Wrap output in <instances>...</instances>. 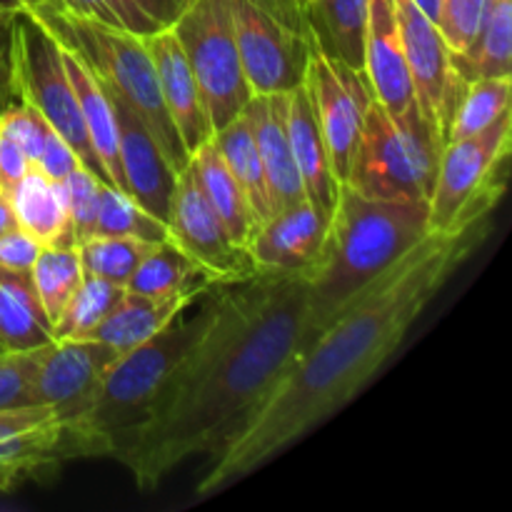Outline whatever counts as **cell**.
<instances>
[{
	"instance_id": "cell-1",
	"label": "cell",
	"mask_w": 512,
	"mask_h": 512,
	"mask_svg": "<svg viewBox=\"0 0 512 512\" xmlns=\"http://www.w3.org/2000/svg\"><path fill=\"white\" fill-rule=\"evenodd\" d=\"M493 218L428 233L350 300L290 363L263 408L215 453L195 488L205 500L283 455L353 403L390 363L415 320L488 240Z\"/></svg>"
},
{
	"instance_id": "cell-2",
	"label": "cell",
	"mask_w": 512,
	"mask_h": 512,
	"mask_svg": "<svg viewBox=\"0 0 512 512\" xmlns=\"http://www.w3.org/2000/svg\"><path fill=\"white\" fill-rule=\"evenodd\" d=\"M223 288L203 338L118 458L143 493L185 460L218 453L310 343V273H258Z\"/></svg>"
},
{
	"instance_id": "cell-3",
	"label": "cell",
	"mask_w": 512,
	"mask_h": 512,
	"mask_svg": "<svg viewBox=\"0 0 512 512\" xmlns=\"http://www.w3.org/2000/svg\"><path fill=\"white\" fill-rule=\"evenodd\" d=\"M428 235V200L370 198L340 183L310 270V340Z\"/></svg>"
},
{
	"instance_id": "cell-4",
	"label": "cell",
	"mask_w": 512,
	"mask_h": 512,
	"mask_svg": "<svg viewBox=\"0 0 512 512\" xmlns=\"http://www.w3.org/2000/svg\"><path fill=\"white\" fill-rule=\"evenodd\" d=\"M210 318L213 303L193 318L178 313L153 338L118 355L83 418L63 428L65 458L118 460L150 418L168 380L203 338Z\"/></svg>"
},
{
	"instance_id": "cell-5",
	"label": "cell",
	"mask_w": 512,
	"mask_h": 512,
	"mask_svg": "<svg viewBox=\"0 0 512 512\" xmlns=\"http://www.w3.org/2000/svg\"><path fill=\"white\" fill-rule=\"evenodd\" d=\"M23 10L30 18L38 20L55 40L78 50L85 63L98 73V78L110 85L125 103H130V108L143 118L153 138L158 140L175 173H180L190 163V153L185 150L173 120L165 110L155 63L143 38L125 33V30L108 28L95 20L78 18L65 10Z\"/></svg>"
},
{
	"instance_id": "cell-6",
	"label": "cell",
	"mask_w": 512,
	"mask_h": 512,
	"mask_svg": "<svg viewBox=\"0 0 512 512\" xmlns=\"http://www.w3.org/2000/svg\"><path fill=\"white\" fill-rule=\"evenodd\" d=\"M440 153L443 140L423 115L400 120L373 98L345 185L370 198L428 200Z\"/></svg>"
},
{
	"instance_id": "cell-7",
	"label": "cell",
	"mask_w": 512,
	"mask_h": 512,
	"mask_svg": "<svg viewBox=\"0 0 512 512\" xmlns=\"http://www.w3.org/2000/svg\"><path fill=\"white\" fill-rule=\"evenodd\" d=\"M512 113L470 138L443 145L428 198V233H455L493 218L508 183Z\"/></svg>"
},
{
	"instance_id": "cell-8",
	"label": "cell",
	"mask_w": 512,
	"mask_h": 512,
	"mask_svg": "<svg viewBox=\"0 0 512 512\" xmlns=\"http://www.w3.org/2000/svg\"><path fill=\"white\" fill-rule=\"evenodd\" d=\"M8 73L13 98L33 105L50 128L75 150L80 165L108 183L65 73L60 43L25 10H18L8 20Z\"/></svg>"
},
{
	"instance_id": "cell-9",
	"label": "cell",
	"mask_w": 512,
	"mask_h": 512,
	"mask_svg": "<svg viewBox=\"0 0 512 512\" xmlns=\"http://www.w3.org/2000/svg\"><path fill=\"white\" fill-rule=\"evenodd\" d=\"M240 65L253 95L303 85L313 48L305 0H230Z\"/></svg>"
},
{
	"instance_id": "cell-10",
	"label": "cell",
	"mask_w": 512,
	"mask_h": 512,
	"mask_svg": "<svg viewBox=\"0 0 512 512\" xmlns=\"http://www.w3.org/2000/svg\"><path fill=\"white\" fill-rule=\"evenodd\" d=\"M170 30L198 80L210 128L238 118L253 93L240 65L230 0H190Z\"/></svg>"
},
{
	"instance_id": "cell-11",
	"label": "cell",
	"mask_w": 512,
	"mask_h": 512,
	"mask_svg": "<svg viewBox=\"0 0 512 512\" xmlns=\"http://www.w3.org/2000/svg\"><path fill=\"white\" fill-rule=\"evenodd\" d=\"M168 240L185 258L193 260L213 285L240 283L258 275L248 250L230 238L223 220L208 203L190 163L175 178Z\"/></svg>"
},
{
	"instance_id": "cell-12",
	"label": "cell",
	"mask_w": 512,
	"mask_h": 512,
	"mask_svg": "<svg viewBox=\"0 0 512 512\" xmlns=\"http://www.w3.org/2000/svg\"><path fill=\"white\" fill-rule=\"evenodd\" d=\"M303 85L313 98L335 178L345 183L363 133L365 113L373 100L368 80L363 70L340 63L313 40Z\"/></svg>"
},
{
	"instance_id": "cell-13",
	"label": "cell",
	"mask_w": 512,
	"mask_h": 512,
	"mask_svg": "<svg viewBox=\"0 0 512 512\" xmlns=\"http://www.w3.org/2000/svg\"><path fill=\"white\" fill-rule=\"evenodd\" d=\"M395 13H398L405 63L413 80L415 103L425 123L438 133L445 145L465 80L455 68L453 50L445 43L440 28L415 8L413 0H395Z\"/></svg>"
},
{
	"instance_id": "cell-14",
	"label": "cell",
	"mask_w": 512,
	"mask_h": 512,
	"mask_svg": "<svg viewBox=\"0 0 512 512\" xmlns=\"http://www.w3.org/2000/svg\"><path fill=\"white\" fill-rule=\"evenodd\" d=\"M118 350L100 340H50L35 375L33 403L50 405L63 428L85 415Z\"/></svg>"
},
{
	"instance_id": "cell-15",
	"label": "cell",
	"mask_w": 512,
	"mask_h": 512,
	"mask_svg": "<svg viewBox=\"0 0 512 512\" xmlns=\"http://www.w3.org/2000/svg\"><path fill=\"white\" fill-rule=\"evenodd\" d=\"M98 75V73H95ZM103 83V80H100ZM115 120H118V155L120 175H123V193L158 220L168 225L170 200H173L175 178L178 173L165 158L163 148L138 113L125 103L110 85H105Z\"/></svg>"
},
{
	"instance_id": "cell-16",
	"label": "cell",
	"mask_w": 512,
	"mask_h": 512,
	"mask_svg": "<svg viewBox=\"0 0 512 512\" xmlns=\"http://www.w3.org/2000/svg\"><path fill=\"white\" fill-rule=\"evenodd\" d=\"M328 218L308 198L270 215L248 240L255 273H310L323 250Z\"/></svg>"
},
{
	"instance_id": "cell-17",
	"label": "cell",
	"mask_w": 512,
	"mask_h": 512,
	"mask_svg": "<svg viewBox=\"0 0 512 512\" xmlns=\"http://www.w3.org/2000/svg\"><path fill=\"white\" fill-rule=\"evenodd\" d=\"M363 75L373 98L395 118L420 115L405 63L395 0H368L363 38Z\"/></svg>"
},
{
	"instance_id": "cell-18",
	"label": "cell",
	"mask_w": 512,
	"mask_h": 512,
	"mask_svg": "<svg viewBox=\"0 0 512 512\" xmlns=\"http://www.w3.org/2000/svg\"><path fill=\"white\" fill-rule=\"evenodd\" d=\"M143 43L155 63L165 110H168L185 150L193 153L198 145L213 138V128H210L208 113H205L203 98H200L198 80H195L173 30H158V33L143 38Z\"/></svg>"
},
{
	"instance_id": "cell-19",
	"label": "cell",
	"mask_w": 512,
	"mask_h": 512,
	"mask_svg": "<svg viewBox=\"0 0 512 512\" xmlns=\"http://www.w3.org/2000/svg\"><path fill=\"white\" fill-rule=\"evenodd\" d=\"M285 103H288V93H270L253 95L245 105L275 213L305 200L303 180H300L288 130H285Z\"/></svg>"
},
{
	"instance_id": "cell-20",
	"label": "cell",
	"mask_w": 512,
	"mask_h": 512,
	"mask_svg": "<svg viewBox=\"0 0 512 512\" xmlns=\"http://www.w3.org/2000/svg\"><path fill=\"white\" fill-rule=\"evenodd\" d=\"M285 130H288L290 150H293L295 165H298L300 180H303L305 198L330 215L335 200H338L340 183L330 165L328 145H325L323 130H320L318 115H315L313 98L305 85H298L288 93Z\"/></svg>"
},
{
	"instance_id": "cell-21",
	"label": "cell",
	"mask_w": 512,
	"mask_h": 512,
	"mask_svg": "<svg viewBox=\"0 0 512 512\" xmlns=\"http://www.w3.org/2000/svg\"><path fill=\"white\" fill-rule=\"evenodd\" d=\"M60 55H63L65 73H68L70 85H73L75 98H78V108L80 115H83L85 130H88L90 145H93L95 155H98L100 165H103L105 175H108V183L123 190L118 155V120H115L108 93H105L95 70L85 63V58L78 50L60 43Z\"/></svg>"
},
{
	"instance_id": "cell-22",
	"label": "cell",
	"mask_w": 512,
	"mask_h": 512,
	"mask_svg": "<svg viewBox=\"0 0 512 512\" xmlns=\"http://www.w3.org/2000/svg\"><path fill=\"white\" fill-rule=\"evenodd\" d=\"M200 293H178L168 298H150V295L128 293L113 308V313L100 323L93 333V340L110 345L120 355L138 348L145 340L153 338L155 333L165 328L178 313H183Z\"/></svg>"
},
{
	"instance_id": "cell-23",
	"label": "cell",
	"mask_w": 512,
	"mask_h": 512,
	"mask_svg": "<svg viewBox=\"0 0 512 512\" xmlns=\"http://www.w3.org/2000/svg\"><path fill=\"white\" fill-rule=\"evenodd\" d=\"M10 203L18 228L33 235L40 248H78L70 233L60 183L45 178L38 168H30L25 178L10 190Z\"/></svg>"
},
{
	"instance_id": "cell-24",
	"label": "cell",
	"mask_w": 512,
	"mask_h": 512,
	"mask_svg": "<svg viewBox=\"0 0 512 512\" xmlns=\"http://www.w3.org/2000/svg\"><path fill=\"white\" fill-rule=\"evenodd\" d=\"M190 168L198 175V183L200 188H203L205 198L213 205L218 218L223 220L230 238H233L240 248L248 250V240L255 230V218L253 213H250L248 200H245L238 180L230 173L228 163H225V158L220 155L213 138L205 140L203 145H198V148L190 153Z\"/></svg>"
},
{
	"instance_id": "cell-25",
	"label": "cell",
	"mask_w": 512,
	"mask_h": 512,
	"mask_svg": "<svg viewBox=\"0 0 512 512\" xmlns=\"http://www.w3.org/2000/svg\"><path fill=\"white\" fill-rule=\"evenodd\" d=\"M50 328L30 273L0 268V350L20 353L48 345Z\"/></svg>"
},
{
	"instance_id": "cell-26",
	"label": "cell",
	"mask_w": 512,
	"mask_h": 512,
	"mask_svg": "<svg viewBox=\"0 0 512 512\" xmlns=\"http://www.w3.org/2000/svg\"><path fill=\"white\" fill-rule=\"evenodd\" d=\"M215 145H218L220 155L228 163L230 173L238 180L240 190H243L248 208L255 218V228L275 213L273 200H270L268 180H265L263 163H260L258 145H255L253 125H250L248 113H240L238 118L230 120L220 130L213 133Z\"/></svg>"
},
{
	"instance_id": "cell-27",
	"label": "cell",
	"mask_w": 512,
	"mask_h": 512,
	"mask_svg": "<svg viewBox=\"0 0 512 512\" xmlns=\"http://www.w3.org/2000/svg\"><path fill=\"white\" fill-rule=\"evenodd\" d=\"M315 43L340 63L363 70L368 0H313L305 3Z\"/></svg>"
},
{
	"instance_id": "cell-28",
	"label": "cell",
	"mask_w": 512,
	"mask_h": 512,
	"mask_svg": "<svg viewBox=\"0 0 512 512\" xmlns=\"http://www.w3.org/2000/svg\"><path fill=\"white\" fill-rule=\"evenodd\" d=\"M453 58L465 83L512 75V0H485L473 45Z\"/></svg>"
},
{
	"instance_id": "cell-29",
	"label": "cell",
	"mask_w": 512,
	"mask_h": 512,
	"mask_svg": "<svg viewBox=\"0 0 512 512\" xmlns=\"http://www.w3.org/2000/svg\"><path fill=\"white\" fill-rule=\"evenodd\" d=\"M208 288H215V285L170 240L155 243L150 253L140 260L133 278L125 285L128 293L150 295V298H168V295L178 293H205Z\"/></svg>"
},
{
	"instance_id": "cell-30",
	"label": "cell",
	"mask_w": 512,
	"mask_h": 512,
	"mask_svg": "<svg viewBox=\"0 0 512 512\" xmlns=\"http://www.w3.org/2000/svg\"><path fill=\"white\" fill-rule=\"evenodd\" d=\"M58 460H65L60 420L0 440V493H8L20 480L33 478Z\"/></svg>"
},
{
	"instance_id": "cell-31",
	"label": "cell",
	"mask_w": 512,
	"mask_h": 512,
	"mask_svg": "<svg viewBox=\"0 0 512 512\" xmlns=\"http://www.w3.org/2000/svg\"><path fill=\"white\" fill-rule=\"evenodd\" d=\"M512 75L500 78H475L465 83L458 108L453 113V123L448 130L450 140L470 138L483 133L493 123H498L505 113H510Z\"/></svg>"
},
{
	"instance_id": "cell-32",
	"label": "cell",
	"mask_w": 512,
	"mask_h": 512,
	"mask_svg": "<svg viewBox=\"0 0 512 512\" xmlns=\"http://www.w3.org/2000/svg\"><path fill=\"white\" fill-rule=\"evenodd\" d=\"M123 285L85 275L78 293L70 298L60 318L53 323L50 338L53 340H88L100 328L105 318L113 313L118 300L123 298Z\"/></svg>"
},
{
	"instance_id": "cell-33",
	"label": "cell",
	"mask_w": 512,
	"mask_h": 512,
	"mask_svg": "<svg viewBox=\"0 0 512 512\" xmlns=\"http://www.w3.org/2000/svg\"><path fill=\"white\" fill-rule=\"evenodd\" d=\"M30 278H33L40 305L53 325L83 285L85 273L80 265L78 248H43L30 270Z\"/></svg>"
},
{
	"instance_id": "cell-34",
	"label": "cell",
	"mask_w": 512,
	"mask_h": 512,
	"mask_svg": "<svg viewBox=\"0 0 512 512\" xmlns=\"http://www.w3.org/2000/svg\"><path fill=\"white\" fill-rule=\"evenodd\" d=\"M153 245L155 243H145V240L118 238V235H93L78 245L80 265L90 278L108 280L125 288Z\"/></svg>"
},
{
	"instance_id": "cell-35",
	"label": "cell",
	"mask_w": 512,
	"mask_h": 512,
	"mask_svg": "<svg viewBox=\"0 0 512 512\" xmlns=\"http://www.w3.org/2000/svg\"><path fill=\"white\" fill-rule=\"evenodd\" d=\"M95 235H118V238L145 240V243H163L168 240V225L140 208L128 193L103 183Z\"/></svg>"
},
{
	"instance_id": "cell-36",
	"label": "cell",
	"mask_w": 512,
	"mask_h": 512,
	"mask_svg": "<svg viewBox=\"0 0 512 512\" xmlns=\"http://www.w3.org/2000/svg\"><path fill=\"white\" fill-rule=\"evenodd\" d=\"M100 188H103V180H100L98 175L90 173L88 168H83V165H78V168L60 183L65 208H68L70 233H73L75 245H80L83 240L95 235V223H98L100 208Z\"/></svg>"
},
{
	"instance_id": "cell-37",
	"label": "cell",
	"mask_w": 512,
	"mask_h": 512,
	"mask_svg": "<svg viewBox=\"0 0 512 512\" xmlns=\"http://www.w3.org/2000/svg\"><path fill=\"white\" fill-rule=\"evenodd\" d=\"M43 353L45 345L33 350H20V353L0 350V410L35 405L33 388Z\"/></svg>"
},
{
	"instance_id": "cell-38",
	"label": "cell",
	"mask_w": 512,
	"mask_h": 512,
	"mask_svg": "<svg viewBox=\"0 0 512 512\" xmlns=\"http://www.w3.org/2000/svg\"><path fill=\"white\" fill-rule=\"evenodd\" d=\"M63 5L65 13L95 20V23H103L115 30H125L138 38H148V35L163 30L153 20L145 18L130 0H63Z\"/></svg>"
},
{
	"instance_id": "cell-39",
	"label": "cell",
	"mask_w": 512,
	"mask_h": 512,
	"mask_svg": "<svg viewBox=\"0 0 512 512\" xmlns=\"http://www.w3.org/2000/svg\"><path fill=\"white\" fill-rule=\"evenodd\" d=\"M0 133L8 135L23 150L30 165H35V160L40 158V150L45 145V138L50 133V125L33 105L23 103L18 98H10L3 105V110H0Z\"/></svg>"
},
{
	"instance_id": "cell-40",
	"label": "cell",
	"mask_w": 512,
	"mask_h": 512,
	"mask_svg": "<svg viewBox=\"0 0 512 512\" xmlns=\"http://www.w3.org/2000/svg\"><path fill=\"white\" fill-rule=\"evenodd\" d=\"M485 0H440L438 28L453 55H465L478 35Z\"/></svg>"
},
{
	"instance_id": "cell-41",
	"label": "cell",
	"mask_w": 512,
	"mask_h": 512,
	"mask_svg": "<svg viewBox=\"0 0 512 512\" xmlns=\"http://www.w3.org/2000/svg\"><path fill=\"white\" fill-rule=\"evenodd\" d=\"M78 165L80 160L78 155H75V150L50 128L43 150H40V158L35 160L33 168H38L40 173L48 180H53V183H63Z\"/></svg>"
},
{
	"instance_id": "cell-42",
	"label": "cell",
	"mask_w": 512,
	"mask_h": 512,
	"mask_svg": "<svg viewBox=\"0 0 512 512\" xmlns=\"http://www.w3.org/2000/svg\"><path fill=\"white\" fill-rule=\"evenodd\" d=\"M40 243L25 230L15 228L0 238V268L10 273H30L38 260Z\"/></svg>"
},
{
	"instance_id": "cell-43",
	"label": "cell",
	"mask_w": 512,
	"mask_h": 512,
	"mask_svg": "<svg viewBox=\"0 0 512 512\" xmlns=\"http://www.w3.org/2000/svg\"><path fill=\"white\" fill-rule=\"evenodd\" d=\"M55 418L50 405H20V408H5L0 410V440L10 438V435L25 433L30 428L50 423Z\"/></svg>"
},
{
	"instance_id": "cell-44",
	"label": "cell",
	"mask_w": 512,
	"mask_h": 512,
	"mask_svg": "<svg viewBox=\"0 0 512 512\" xmlns=\"http://www.w3.org/2000/svg\"><path fill=\"white\" fill-rule=\"evenodd\" d=\"M33 168L30 160L25 158L23 150L8 138V135L0 133V190L10 195V190L25 178V173Z\"/></svg>"
},
{
	"instance_id": "cell-45",
	"label": "cell",
	"mask_w": 512,
	"mask_h": 512,
	"mask_svg": "<svg viewBox=\"0 0 512 512\" xmlns=\"http://www.w3.org/2000/svg\"><path fill=\"white\" fill-rule=\"evenodd\" d=\"M145 18L153 20L158 28H170L190 0H130Z\"/></svg>"
},
{
	"instance_id": "cell-46",
	"label": "cell",
	"mask_w": 512,
	"mask_h": 512,
	"mask_svg": "<svg viewBox=\"0 0 512 512\" xmlns=\"http://www.w3.org/2000/svg\"><path fill=\"white\" fill-rule=\"evenodd\" d=\"M8 20L10 15L0 20V110H3V105L13 98V93H10V73H8Z\"/></svg>"
},
{
	"instance_id": "cell-47",
	"label": "cell",
	"mask_w": 512,
	"mask_h": 512,
	"mask_svg": "<svg viewBox=\"0 0 512 512\" xmlns=\"http://www.w3.org/2000/svg\"><path fill=\"white\" fill-rule=\"evenodd\" d=\"M18 228V220H15L13 213V203H10V195L0 190V238L10 230Z\"/></svg>"
},
{
	"instance_id": "cell-48",
	"label": "cell",
	"mask_w": 512,
	"mask_h": 512,
	"mask_svg": "<svg viewBox=\"0 0 512 512\" xmlns=\"http://www.w3.org/2000/svg\"><path fill=\"white\" fill-rule=\"evenodd\" d=\"M415 8L425 15V18L433 20L438 25V15H440V0H413Z\"/></svg>"
},
{
	"instance_id": "cell-49",
	"label": "cell",
	"mask_w": 512,
	"mask_h": 512,
	"mask_svg": "<svg viewBox=\"0 0 512 512\" xmlns=\"http://www.w3.org/2000/svg\"><path fill=\"white\" fill-rule=\"evenodd\" d=\"M25 8H43V10H65L63 0H23Z\"/></svg>"
},
{
	"instance_id": "cell-50",
	"label": "cell",
	"mask_w": 512,
	"mask_h": 512,
	"mask_svg": "<svg viewBox=\"0 0 512 512\" xmlns=\"http://www.w3.org/2000/svg\"><path fill=\"white\" fill-rule=\"evenodd\" d=\"M23 8H25L23 0H0V15H13Z\"/></svg>"
},
{
	"instance_id": "cell-51",
	"label": "cell",
	"mask_w": 512,
	"mask_h": 512,
	"mask_svg": "<svg viewBox=\"0 0 512 512\" xmlns=\"http://www.w3.org/2000/svg\"><path fill=\"white\" fill-rule=\"evenodd\" d=\"M3 18H8V15H0V20H3Z\"/></svg>"
},
{
	"instance_id": "cell-52",
	"label": "cell",
	"mask_w": 512,
	"mask_h": 512,
	"mask_svg": "<svg viewBox=\"0 0 512 512\" xmlns=\"http://www.w3.org/2000/svg\"><path fill=\"white\" fill-rule=\"evenodd\" d=\"M305 3H313V0H305Z\"/></svg>"
}]
</instances>
